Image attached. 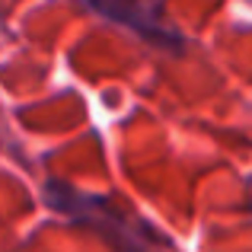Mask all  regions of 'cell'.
Here are the masks:
<instances>
[{
  "label": "cell",
  "instance_id": "7a4b0ae2",
  "mask_svg": "<svg viewBox=\"0 0 252 252\" xmlns=\"http://www.w3.org/2000/svg\"><path fill=\"white\" fill-rule=\"evenodd\" d=\"M90 10H96L99 16H105V19H115V23H122V26H131V29L141 32L147 42L166 45V48H179V45H182V35L163 19L160 6H150V3H93Z\"/></svg>",
  "mask_w": 252,
  "mask_h": 252
},
{
  "label": "cell",
  "instance_id": "6da1fadb",
  "mask_svg": "<svg viewBox=\"0 0 252 252\" xmlns=\"http://www.w3.org/2000/svg\"><path fill=\"white\" fill-rule=\"evenodd\" d=\"M48 198L58 211H64L67 217H80L83 223H93L102 233H109L112 246H118L122 252H150V230L144 223H137L128 211H118L112 204L90 198L83 191H74L61 182L48 185Z\"/></svg>",
  "mask_w": 252,
  "mask_h": 252
}]
</instances>
